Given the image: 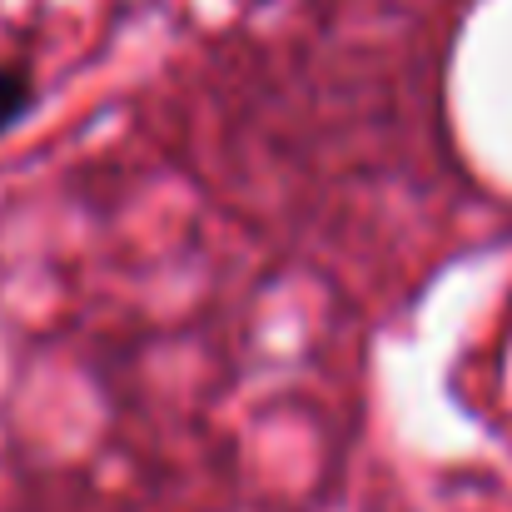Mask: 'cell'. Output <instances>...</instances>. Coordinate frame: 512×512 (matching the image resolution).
Listing matches in <instances>:
<instances>
[{
  "label": "cell",
  "mask_w": 512,
  "mask_h": 512,
  "mask_svg": "<svg viewBox=\"0 0 512 512\" xmlns=\"http://www.w3.org/2000/svg\"><path fill=\"white\" fill-rule=\"evenodd\" d=\"M30 105H35L30 75H25L20 65H0V135H5L10 125H20Z\"/></svg>",
  "instance_id": "6da1fadb"
}]
</instances>
